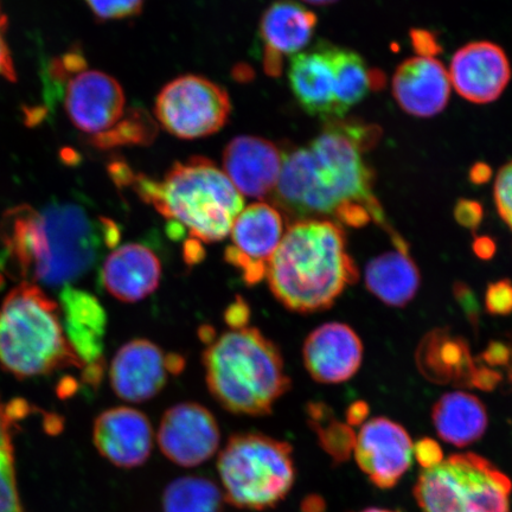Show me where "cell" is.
I'll list each match as a JSON object with an SVG mask.
<instances>
[{
  "label": "cell",
  "instance_id": "obj_1",
  "mask_svg": "<svg viewBox=\"0 0 512 512\" xmlns=\"http://www.w3.org/2000/svg\"><path fill=\"white\" fill-rule=\"evenodd\" d=\"M119 239L117 223L80 203L18 206L0 220V272L22 283L69 285L91 272Z\"/></svg>",
  "mask_w": 512,
  "mask_h": 512
},
{
  "label": "cell",
  "instance_id": "obj_2",
  "mask_svg": "<svg viewBox=\"0 0 512 512\" xmlns=\"http://www.w3.org/2000/svg\"><path fill=\"white\" fill-rule=\"evenodd\" d=\"M379 131L361 124L334 123L306 147L283 152V166L271 195L281 214L296 221L335 216L349 206L368 209L371 219L387 228L374 195V178L363 153Z\"/></svg>",
  "mask_w": 512,
  "mask_h": 512
},
{
  "label": "cell",
  "instance_id": "obj_3",
  "mask_svg": "<svg viewBox=\"0 0 512 512\" xmlns=\"http://www.w3.org/2000/svg\"><path fill=\"white\" fill-rule=\"evenodd\" d=\"M108 170L115 184L130 185L170 226L187 229L192 241L226 239L243 209V196L227 175L204 157L174 164L159 181L134 175L124 163H113Z\"/></svg>",
  "mask_w": 512,
  "mask_h": 512
},
{
  "label": "cell",
  "instance_id": "obj_4",
  "mask_svg": "<svg viewBox=\"0 0 512 512\" xmlns=\"http://www.w3.org/2000/svg\"><path fill=\"white\" fill-rule=\"evenodd\" d=\"M336 222L305 219L287 228L268 266L273 296L287 310L313 313L329 309L358 271Z\"/></svg>",
  "mask_w": 512,
  "mask_h": 512
},
{
  "label": "cell",
  "instance_id": "obj_5",
  "mask_svg": "<svg viewBox=\"0 0 512 512\" xmlns=\"http://www.w3.org/2000/svg\"><path fill=\"white\" fill-rule=\"evenodd\" d=\"M203 366L211 395L234 414H271L291 387L277 345L255 328L233 329L209 342Z\"/></svg>",
  "mask_w": 512,
  "mask_h": 512
},
{
  "label": "cell",
  "instance_id": "obj_6",
  "mask_svg": "<svg viewBox=\"0 0 512 512\" xmlns=\"http://www.w3.org/2000/svg\"><path fill=\"white\" fill-rule=\"evenodd\" d=\"M0 366L18 379L83 367L64 334L59 304L40 286L22 283L0 306Z\"/></svg>",
  "mask_w": 512,
  "mask_h": 512
},
{
  "label": "cell",
  "instance_id": "obj_7",
  "mask_svg": "<svg viewBox=\"0 0 512 512\" xmlns=\"http://www.w3.org/2000/svg\"><path fill=\"white\" fill-rule=\"evenodd\" d=\"M217 470L224 499L239 509L277 507L296 480L291 445L260 433L233 435L220 453Z\"/></svg>",
  "mask_w": 512,
  "mask_h": 512
},
{
  "label": "cell",
  "instance_id": "obj_8",
  "mask_svg": "<svg viewBox=\"0 0 512 512\" xmlns=\"http://www.w3.org/2000/svg\"><path fill=\"white\" fill-rule=\"evenodd\" d=\"M512 483L488 459L452 454L421 472L414 496L424 512H510Z\"/></svg>",
  "mask_w": 512,
  "mask_h": 512
},
{
  "label": "cell",
  "instance_id": "obj_9",
  "mask_svg": "<svg viewBox=\"0 0 512 512\" xmlns=\"http://www.w3.org/2000/svg\"><path fill=\"white\" fill-rule=\"evenodd\" d=\"M49 92L60 96L67 117L89 139L104 134L124 118L123 87L111 75L82 68L67 55L48 67Z\"/></svg>",
  "mask_w": 512,
  "mask_h": 512
},
{
  "label": "cell",
  "instance_id": "obj_10",
  "mask_svg": "<svg viewBox=\"0 0 512 512\" xmlns=\"http://www.w3.org/2000/svg\"><path fill=\"white\" fill-rule=\"evenodd\" d=\"M155 111L165 131L191 140L219 132L227 124L232 104L226 89L215 82L185 75L162 89Z\"/></svg>",
  "mask_w": 512,
  "mask_h": 512
},
{
  "label": "cell",
  "instance_id": "obj_11",
  "mask_svg": "<svg viewBox=\"0 0 512 512\" xmlns=\"http://www.w3.org/2000/svg\"><path fill=\"white\" fill-rule=\"evenodd\" d=\"M232 243L224 252L247 285L259 284L284 236V216L273 204L253 203L236 217L230 229Z\"/></svg>",
  "mask_w": 512,
  "mask_h": 512
},
{
  "label": "cell",
  "instance_id": "obj_12",
  "mask_svg": "<svg viewBox=\"0 0 512 512\" xmlns=\"http://www.w3.org/2000/svg\"><path fill=\"white\" fill-rule=\"evenodd\" d=\"M158 444L172 463L194 467L206 463L220 446V428L206 407L183 402L163 415L158 431Z\"/></svg>",
  "mask_w": 512,
  "mask_h": 512
},
{
  "label": "cell",
  "instance_id": "obj_13",
  "mask_svg": "<svg viewBox=\"0 0 512 512\" xmlns=\"http://www.w3.org/2000/svg\"><path fill=\"white\" fill-rule=\"evenodd\" d=\"M413 443L401 425L375 418L362 427L356 438L358 466L380 489H392L412 465Z\"/></svg>",
  "mask_w": 512,
  "mask_h": 512
},
{
  "label": "cell",
  "instance_id": "obj_14",
  "mask_svg": "<svg viewBox=\"0 0 512 512\" xmlns=\"http://www.w3.org/2000/svg\"><path fill=\"white\" fill-rule=\"evenodd\" d=\"M451 85L473 104H490L503 94L511 79V67L504 50L491 42H472L454 54Z\"/></svg>",
  "mask_w": 512,
  "mask_h": 512
},
{
  "label": "cell",
  "instance_id": "obj_15",
  "mask_svg": "<svg viewBox=\"0 0 512 512\" xmlns=\"http://www.w3.org/2000/svg\"><path fill=\"white\" fill-rule=\"evenodd\" d=\"M93 439L102 457L123 469L142 466L153 448V428L147 416L128 407L111 408L94 422Z\"/></svg>",
  "mask_w": 512,
  "mask_h": 512
},
{
  "label": "cell",
  "instance_id": "obj_16",
  "mask_svg": "<svg viewBox=\"0 0 512 512\" xmlns=\"http://www.w3.org/2000/svg\"><path fill=\"white\" fill-rule=\"evenodd\" d=\"M283 166V151L270 140L240 136L223 151L224 174L243 196H271Z\"/></svg>",
  "mask_w": 512,
  "mask_h": 512
},
{
  "label": "cell",
  "instance_id": "obj_17",
  "mask_svg": "<svg viewBox=\"0 0 512 512\" xmlns=\"http://www.w3.org/2000/svg\"><path fill=\"white\" fill-rule=\"evenodd\" d=\"M171 373L169 356L155 343L134 339L113 358L110 379L114 393L128 402H145L157 396Z\"/></svg>",
  "mask_w": 512,
  "mask_h": 512
},
{
  "label": "cell",
  "instance_id": "obj_18",
  "mask_svg": "<svg viewBox=\"0 0 512 512\" xmlns=\"http://www.w3.org/2000/svg\"><path fill=\"white\" fill-rule=\"evenodd\" d=\"M317 27L315 12L292 0H278L268 6L260 21L264 42L265 72L272 78L283 74L287 56L302 53Z\"/></svg>",
  "mask_w": 512,
  "mask_h": 512
},
{
  "label": "cell",
  "instance_id": "obj_19",
  "mask_svg": "<svg viewBox=\"0 0 512 512\" xmlns=\"http://www.w3.org/2000/svg\"><path fill=\"white\" fill-rule=\"evenodd\" d=\"M392 86L403 111L414 117L431 118L445 110L452 85L443 63L432 55H418L400 64Z\"/></svg>",
  "mask_w": 512,
  "mask_h": 512
},
{
  "label": "cell",
  "instance_id": "obj_20",
  "mask_svg": "<svg viewBox=\"0 0 512 512\" xmlns=\"http://www.w3.org/2000/svg\"><path fill=\"white\" fill-rule=\"evenodd\" d=\"M304 364L313 380L341 383L351 379L360 369L363 345L350 326L329 323L306 338Z\"/></svg>",
  "mask_w": 512,
  "mask_h": 512
},
{
  "label": "cell",
  "instance_id": "obj_21",
  "mask_svg": "<svg viewBox=\"0 0 512 512\" xmlns=\"http://www.w3.org/2000/svg\"><path fill=\"white\" fill-rule=\"evenodd\" d=\"M63 330L83 367L104 374V338L107 317L104 307L91 293L66 286L61 292Z\"/></svg>",
  "mask_w": 512,
  "mask_h": 512
},
{
  "label": "cell",
  "instance_id": "obj_22",
  "mask_svg": "<svg viewBox=\"0 0 512 512\" xmlns=\"http://www.w3.org/2000/svg\"><path fill=\"white\" fill-rule=\"evenodd\" d=\"M101 278L114 298L124 303H137L157 290L162 264L150 248L128 243L107 256Z\"/></svg>",
  "mask_w": 512,
  "mask_h": 512
},
{
  "label": "cell",
  "instance_id": "obj_23",
  "mask_svg": "<svg viewBox=\"0 0 512 512\" xmlns=\"http://www.w3.org/2000/svg\"><path fill=\"white\" fill-rule=\"evenodd\" d=\"M330 44L320 43L312 50L291 57L288 81L303 110L313 117L336 119L335 73Z\"/></svg>",
  "mask_w": 512,
  "mask_h": 512
},
{
  "label": "cell",
  "instance_id": "obj_24",
  "mask_svg": "<svg viewBox=\"0 0 512 512\" xmlns=\"http://www.w3.org/2000/svg\"><path fill=\"white\" fill-rule=\"evenodd\" d=\"M416 364L428 381L451 383L457 387H472L476 362L463 338L452 336L447 330H434L422 339Z\"/></svg>",
  "mask_w": 512,
  "mask_h": 512
},
{
  "label": "cell",
  "instance_id": "obj_25",
  "mask_svg": "<svg viewBox=\"0 0 512 512\" xmlns=\"http://www.w3.org/2000/svg\"><path fill=\"white\" fill-rule=\"evenodd\" d=\"M432 418L439 437L458 447L475 443L488 428V413L483 403L463 392L441 396L435 403Z\"/></svg>",
  "mask_w": 512,
  "mask_h": 512
},
{
  "label": "cell",
  "instance_id": "obj_26",
  "mask_svg": "<svg viewBox=\"0 0 512 512\" xmlns=\"http://www.w3.org/2000/svg\"><path fill=\"white\" fill-rule=\"evenodd\" d=\"M366 284L382 303L401 307L411 302L418 292L420 274L408 253L389 252L369 262Z\"/></svg>",
  "mask_w": 512,
  "mask_h": 512
},
{
  "label": "cell",
  "instance_id": "obj_27",
  "mask_svg": "<svg viewBox=\"0 0 512 512\" xmlns=\"http://www.w3.org/2000/svg\"><path fill=\"white\" fill-rule=\"evenodd\" d=\"M335 73L336 119H341L352 107L384 85V76L370 69L355 51L329 46Z\"/></svg>",
  "mask_w": 512,
  "mask_h": 512
},
{
  "label": "cell",
  "instance_id": "obj_28",
  "mask_svg": "<svg viewBox=\"0 0 512 512\" xmlns=\"http://www.w3.org/2000/svg\"><path fill=\"white\" fill-rule=\"evenodd\" d=\"M224 497L213 480L188 476L174 480L163 494L164 512H223Z\"/></svg>",
  "mask_w": 512,
  "mask_h": 512
},
{
  "label": "cell",
  "instance_id": "obj_29",
  "mask_svg": "<svg viewBox=\"0 0 512 512\" xmlns=\"http://www.w3.org/2000/svg\"><path fill=\"white\" fill-rule=\"evenodd\" d=\"M307 420L316 432L319 445L336 464L347 462L355 450V432L348 425L337 421L331 408L324 403H310L306 409Z\"/></svg>",
  "mask_w": 512,
  "mask_h": 512
},
{
  "label": "cell",
  "instance_id": "obj_30",
  "mask_svg": "<svg viewBox=\"0 0 512 512\" xmlns=\"http://www.w3.org/2000/svg\"><path fill=\"white\" fill-rule=\"evenodd\" d=\"M157 136V125L142 108H131L112 130L88 139L89 144L100 150L126 145L151 144Z\"/></svg>",
  "mask_w": 512,
  "mask_h": 512
},
{
  "label": "cell",
  "instance_id": "obj_31",
  "mask_svg": "<svg viewBox=\"0 0 512 512\" xmlns=\"http://www.w3.org/2000/svg\"><path fill=\"white\" fill-rule=\"evenodd\" d=\"M99 21H120L142 14L145 0H85Z\"/></svg>",
  "mask_w": 512,
  "mask_h": 512
},
{
  "label": "cell",
  "instance_id": "obj_32",
  "mask_svg": "<svg viewBox=\"0 0 512 512\" xmlns=\"http://www.w3.org/2000/svg\"><path fill=\"white\" fill-rule=\"evenodd\" d=\"M495 201L499 215L512 229V162L498 172L495 182Z\"/></svg>",
  "mask_w": 512,
  "mask_h": 512
},
{
  "label": "cell",
  "instance_id": "obj_33",
  "mask_svg": "<svg viewBox=\"0 0 512 512\" xmlns=\"http://www.w3.org/2000/svg\"><path fill=\"white\" fill-rule=\"evenodd\" d=\"M486 310L491 315L508 316L512 312V283L501 280L491 284L485 296Z\"/></svg>",
  "mask_w": 512,
  "mask_h": 512
},
{
  "label": "cell",
  "instance_id": "obj_34",
  "mask_svg": "<svg viewBox=\"0 0 512 512\" xmlns=\"http://www.w3.org/2000/svg\"><path fill=\"white\" fill-rule=\"evenodd\" d=\"M0 512H24L19 501L14 465L0 467Z\"/></svg>",
  "mask_w": 512,
  "mask_h": 512
},
{
  "label": "cell",
  "instance_id": "obj_35",
  "mask_svg": "<svg viewBox=\"0 0 512 512\" xmlns=\"http://www.w3.org/2000/svg\"><path fill=\"white\" fill-rule=\"evenodd\" d=\"M9 23L0 3V78L6 81L16 82L17 73L14 59H12L8 41H6V32H8Z\"/></svg>",
  "mask_w": 512,
  "mask_h": 512
},
{
  "label": "cell",
  "instance_id": "obj_36",
  "mask_svg": "<svg viewBox=\"0 0 512 512\" xmlns=\"http://www.w3.org/2000/svg\"><path fill=\"white\" fill-rule=\"evenodd\" d=\"M416 460L424 470L432 469L444 460L443 450L437 441L430 438L421 439L414 448Z\"/></svg>",
  "mask_w": 512,
  "mask_h": 512
},
{
  "label": "cell",
  "instance_id": "obj_37",
  "mask_svg": "<svg viewBox=\"0 0 512 512\" xmlns=\"http://www.w3.org/2000/svg\"><path fill=\"white\" fill-rule=\"evenodd\" d=\"M456 219L465 228L475 229L483 219V210L477 202L460 201L456 208Z\"/></svg>",
  "mask_w": 512,
  "mask_h": 512
},
{
  "label": "cell",
  "instance_id": "obj_38",
  "mask_svg": "<svg viewBox=\"0 0 512 512\" xmlns=\"http://www.w3.org/2000/svg\"><path fill=\"white\" fill-rule=\"evenodd\" d=\"M15 422L10 419L6 406L0 401V459L14 457L11 430Z\"/></svg>",
  "mask_w": 512,
  "mask_h": 512
},
{
  "label": "cell",
  "instance_id": "obj_39",
  "mask_svg": "<svg viewBox=\"0 0 512 512\" xmlns=\"http://www.w3.org/2000/svg\"><path fill=\"white\" fill-rule=\"evenodd\" d=\"M511 350L509 345L502 342H491L488 349L480 356L479 362H485L489 366H509Z\"/></svg>",
  "mask_w": 512,
  "mask_h": 512
},
{
  "label": "cell",
  "instance_id": "obj_40",
  "mask_svg": "<svg viewBox=\"0 0 512 512\" xmlns=\"http://www.w3.org/2000/svg\"><path fill=\"white\" fill-rule=\"evenodd\" d=\"M454 294H456V298L460 305L463 306V309L471 320L473 324L478 323L479 317V307L477 304L476 296L470 290L469 286L465 284L458 283L454 286Z\"/></svg>",
  "mask_w": 512,
  "mask_h": 512
},
{
  "label": "cell",
  "instance_id": "obj_41",
  "mask_svg": "<svg viewBox=\"0 0 512 512\" xmlns=\"http://www.w3.org/2000/svg\"><path fill=\"white\" fill-rule=\"evenodd\" d=\"M502 379L503 376L498 371L486 368L482 364L480 366L476 364L475 373L472 376V387L485 390V392H491Z\"/></svg>",
  "mask_w": 512,
  "mask_h": 512
},
{
  "label": "cell",
  "instance_id": "obj_42",
  "mask_svg": "<svg viewBox=\"0 0 512 512\" xmlns=\"http://www.w3.org/2000/svg\"><path fill=\"white\" fill-rule=\"evenodd\" d=\"M370 408L367 402L356 401L348 408L347 421L350 427L361 426L368 418Z\"/></svg>",
  "mask_w": 512,
  "mask_h": 512
},
{
  "label": "cell",
  "instance_id": "obj_43",
  "mask_svg": "<svg viewBox=\"0 0 512 512\" xmlns=\"http://www.w3.org/2000/svg\"><path fill=\"white\" fill-rule=\"evenodd\" d=\"M248 307L245 303H236L229 307L226 313L227 322L233 326L234 329L243 328V325L248 320Z\"/></svg>",
  "mask_w": 512,
  "mask_h": 512
},
{
  "label": "cell",
  "instance_id": "obj_44",
  "mask_svg": "<svg viewBox=\"0 0 512 512\" xmlns=\"http://www.w3.org/2000/svg\"><path fill=\"white\" fill-rule=\"evenodd\" d=\"M473 251H475L478 258L483 260H490L496 253V245L494 240L490 238H478L473 243Z\"/></svg>",
  "mask_w": 512,
  "mask_h": 512
},
{
  "label": "cell",
  "instance_id": "obj_45",
  "mask_svg": "<svg viewBox=\"0 0 512 512\" xmlns=\"http://www.w3.org/2000/svg\"><path fill=\"white\" fill-rule=\"evenodd\" d=\"M44 428L50 435H57L63 430V420L57 415H48L44 420Z\"/></svg>",
  "mask_w": 512,
  "mask_h": 512
},
{
  "label": "cell",
  "instance_id": "obj_46",
  "mask_svg": "<svg viewBox=\"0 0 512 512\" xmlns=\"http://www.w3.org/2000/svg\"><path fill=\"white\" fill-rule=\"evenodd\" d=\"M302 509L303 512H323V499L318 496H309L303 502Z\"/></svg>",
  "mask_w": 512,
  "mask_h": 512
},
{
  "label": "cell",
  "instance_id": "obj_47",
  "mask_svg": "<svg viewBox=\"0 0 512 512\" xmlns=\"http://www.w3.org/2000/svg\"><path fill=\"white\" fill-rule=\"evenodd\" d=\"M303 2L311 5L326 6L336 3L338 0H303Z\"/></svg>",
  "mask_w": 512,
  "mask_h": 512
},
{
  "label": "cell",
  "instance_id": "obj_48",
  "mask_svg": "<svg viewBox=\"0 0 512 512\" xmlns=\"http://www.w3.org/2000/svg\"><path fill=\"white\" fill-rule=\"evenodd\" d=\"M510 350H511V358H510V363H509V377H510V381L512 383V335H511V342H510Z\"/></svg>",
  "mask_w": 512,
  "mask_h": 512
},
{
  "label": "cell",
  "instance_id": "obj_49",
  "mask_svg": "<svg viewBox=\"0 0 512 512\" xmlns=\"http://www.w3.org/2000/svg\"><path fill=\"white\" fill-rule=\"evenodd\" d=\"M361 512H395V511L384 510V509H377V508H370V509H367V510H363Z\"/></svg>",
  "mask_w": 512,
  "mask_h": 512
}]
</instances>
